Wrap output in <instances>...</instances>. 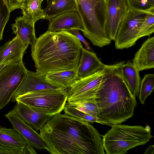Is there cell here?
<instances>
[{"label": "cell", "instance_id": "8d00e7d4", "mask_svg": "<svg viewBox=\"0 0 154 154\" xmlns=\"http://www.w3.org/2000/svg\"><path fill=\"white\" fill-rule=\"evenodd\" d=\"M53 0H47V5H48L50 4Z\"/></svg>", "mask_w": 154, "mask_h": 154}, {"label": "cell", "instance_id": "6da1fadb", "mask_svg": "<svg viewBox=\"0 0 154 154\" xmlns=\"http://www.w3.org/2000/svg\"><path fill=\"white\" fill-rule=\"evenodd\" d=\"M39 134L51 154H105L97 129L87 121L65 113L53 116Z\"/></svg>", "mask_w": 154, "mask_h": 154}, {"label": "cell", "instance_id": "d6986e66", "mask_svg": "<svg viewBox=\"0 0 154 154\" xmlns=\"http://www.w3.org/2000/svg\"><path fill=\"white\" fill-rule=\"evenodd\" d=\"M13 33L17 36L25 46H33L36 40L35 25L20 16L16 18L14 23L11 25Z\"/></svg>", "mask_w": 154, "mask_h": 154}, {"label": "cell", "instance_id": "d4e9b609", "mask_svg": "<svg viewBox=\"0 0 154 154\" xmlns=\"http://www.w3.org/2000/svg\"><path fill=\"white\" fill-rule=\"evenodd\" d=\"M65 113L70 116L79 118L89 122H97L104 125L97 117L89 115L73 106L68 102L66 103L64 108Z\"/></svg>", "mask_w": 154, "mask_h": 154}, {"label": "cell", "instance_id": "8992f818", "mask_svg": "<svg viewBox=\"0 0 154 154\" xmlns=\"http://www.w3.org/2000/svg\"><path fill=\"white\" fill-rule=\"evenodd\" d=\"M68 91L62 88L30 92L17 97L20 102L34 109L52 116L64 109Z\"/></svg>", "mask_w": 154, "mask_h": 154}, {"label": "cell", "instance_id": "9a60e30c", "mask_svg": "<svg viewBox=\"0 0 154 154\" xmlns=\"http://www.w3.org/2000/svg\"><path fill=\"white\" fill-rule=\"evenodd\" d=\"M28 143L23 136L14 128L0 126V149L23 154Z\"/></svg>", "mask_w": 154, "mask_h": 154}, {"label": "cell", "instance_id": "5bb4252c", "mask_svg": "<svg viewBox=\"0 0 154 154\" xmlns=\"http://www.w3.org/2000/svg\"><path fill=\"white\" fill-rule=\"evenodd\" d=\"M13 109L26 123L36 131H40L52 117L37 111L20 101H16Z\"/></svg>", "mask_w": 154, "mask_h": 154}, {"label": "cell", "instance_id": "f1b7e54d", "mask_svg": "<svg viewBox=\"0 0 154 154\" xmlns=\"http://www.w3.org/2000/svg\"><path fill=\"white\" fill-rule=\"evenodd\" d=\"M11 12L8 0H0V41L3 38V31Z\"/></svg>", "mask_w": 154, "mask_h": 154}, {"label": "cell", "instance_id": "5b68a950", "mask_svg": "<svg viewBox=\"0 0 154 154\" xmlns=\"http://www.w3.org/2000/svg\"><path fill=\"white\" fill-rule=\"evenodd\" d=\"M102 137L106 154H124L130 149L145 144L153 137L150 129L141 126L117 124Z\"/></svg>", "mask_w": 154, "mask_h": 154}, {"label": "cell", "instance_id": "836d02e7", "mask_svg": "<svg viewBox=\"0 0 154 154\" xmlns=\"http://www.w3.org/2000/svg\"><path fill=\"white\" fill-rule=\"evenodd\" d=\"M17 154L15 152L0 149V154Z\"/></svg>", "mask_w": 154, "mask_h": 154}, {"label": "cell", "instance_id": "83f0119b", "mask_svg": "<svg viewBox=\"0 0 154 154\" xmlns=\"http://www.w3.org/2000/svg\"><path fill=\"white\" fill-rule=\"evenodd\" d=\"M69 103L89 115L97 117L98 108L96 103L93 99L79 103Z\"/></svg>", "mask_w": 154, "mask_h": 154}, {"label": "cell", "instance_id": "277c9868", "mask_svg": "<svg viewBox=\"0 0 154 154\" xmlns=\"http://www.w3.org/2000/svg\"><path fill=\"white\" fill-rule=\"evenodd\" d=\"M77 2L84 35L94 46L102 48L109 45L111 40L106 29V0H77Z\"/></svg>", "mask_w": 154, "mask_h": 154}, {"label": "cell", "instance_id": "e575fe53", "mask_svg": "<svg viewBox=\"0 0 154 154\" xmlns=\"http://www.w3.org/2000/svg\"><path fill=\"white\" fill-rule=\"evenodd\" d=\"M9 42H6L3 45L0 47V55L5 49L8 45Z\"/></svg>", "mask_w": 154, "mask_h": 154}, {"label": "cell", "instance_id": "ac0fdd59", "mask_svg": "<svg viewBox=\"0 0 154 154\" xmlns=\"http://www.w3.org/2000/svg\"><path fill=\"white\" fill-rule=\"evenodd\" d=\"M28 46L24 45L16 35L9 42L7 47L0 55V64L7 65L23 61V56Z\"/></svg>", "mask_w": 154, "mask_h": 154}, {"label": "cell", "instance_id": "ffe728a7", "mask_svg": "<svg viewBox=\"0 0 154 154\" xmlns=\"http://www.w3.org/2000/svg\"><path fill=\"white\" fill-rule=\"evenodd\" d=\"M44 0H23L20 8L21 9L23 17L27 21L35 25L37 21L45 19L44 10L41 4Z\"/></svg>", "mask_w": 154, "mask_h": 154}, {"label": "cell", "instance_id": "1f68e13d", "mask_svg": "<svg viewBox=\"0 0 154 154\" xmlns=\"http://www.w3.org/2000/svg\"><path fill=\"white\" fill-rule=\"evenodd\" d=\"M37 154L35 150L30 144L27 143L24 148L23 154Z\"/></svg>", "mask_w": 154, "mask_h": 154}, {"label": "cell", "instance_id": "7a4b0ae2", "mask_svg": "<svg viewBox=\"0 0 154 154\" xmlns=\"http://www.w3.org/2000/svg\"><path fill=\"white\" fill-rule=\"evenodd\" d=\"M125 62L105 64L104 74L93 99L98 109L97 118L110 126L120 124L134 115L137 105L125 82L122 68Z\"/></svg>", "mask_w": 154, "mask_h": 154}, {"label": "cell", "instance_id": "e0dca14e", "mask_svg": "<svg viewBox=\"0 0 154 154\" xmlns=\"http://www.w3.org/2000/svg\"><path fill=\"white\" fill-rule=\"evenodd\" d=\"M133 63L139 71L154 68V37L148 38L136 53Z\"/></svg>", "mask_w": 154, "mask_h": 154}, {"label": "cell", "instance_id": "d6a6232c", "mask_svg": "<svg viewBox=\"0 0 154 154\" xmlns=\"http://www.w3.org/2000/svg\"><path fill=\"white\" fill-rule=\"evenodd\" d=\"M144 154H154V145H149L146 149L145 151Z\"/></svg>", "mask_w": 154, "mask_h": 154}, {"label": "cell", "instance_id": "4dcf8cb0", "mask_svg": "<svg viewBox=\"0 0 154 154\" xmlns=\"http://www.w3.org/2000/svg\"><path fill=\"white\" fill-rule=\"evenodd\" d=\"M23 0H8L11 11L20 8V5Z\"/></svg>", "mask_w": 154, "mask_h": 154}, {"label": "cell", "instance_id": "30bf717a", "mask_svg": "<svg viewBox=\"0 0 154 154\" xmlns=\"http://www.w3.org/2000/svg\"><path fill=\"white\" fill-rule=\"evenodd\" d=\"M106 29L109 37L114 40L121 23L128 9L126 0H106Z\"/></svg>", "mask_w": 154, "mask_h": 154}, {"label": "cell", "instance_id": "8fae6325", "mask_svg": "<svg viewBox=\"0 0 154 154\" xmlns=\"http://www.w3.org/2000/svg\"><path fill=\"white\" fill-rule=\"evenodd\" d=\"M10 122L13 128L19 133L27 143L38 150L45 149L46 146L40 134L26 123L13 109L5 115Z\"/></svg>", "mask_w": 154, "mask_h": 154}, {"label": "cell", "instance_id": "44dd1931", "mask_svg": "<svg viewBox=\"0 0 154 154\" xmlns=\"http://www.w3.org/2000/svg\"><path fill=\"white\" fill-rule=\"evenodd\" d=\"M46 80L53 86L67 90L78 79L76 69L53 72L45 76Z\"/></svg>", "mask_w": 154, "mask_h": 154}, {"label": "cell", "instance_id": "7402d4cb", "mask_svg": "<svg viewBox=\"0 0 154 154\" xmlns=\"http://www.w3.org/2000/svg\"><path fill=\"white\" fill-rule=\"evenodd\" d=\"M124 79L133 95L136 97L139 95L141 79L139 71L133 62L128 61L122 66Z\"/></svg>", "mask_w": 154, "mask_h": 154}, {"label": "cell", "instance_id": "52a82bcc", "mask_svg": "<svg viewBox=\"0 0 154 154\" xmlns=\"http://www.w3.org/2000/svg\"><path fill=\"white\" fill-rule=\"evenodd\" d=\"M23 61L5 66L0 71V110L7 105L26 76Z\"/></svg>", "mask_w": 154, "mask_h": 154}, {"label": "cell", "instance_id": "f546056e", "mask_svg": "<svg viewBox=\"0 0 154 154\" xmlns=\"http://www.w3.org/2000/svg\"><path fill=\"white\" fill-rule=\"evenodd\" d=\"M69 32L73 35L76 36L80 42L81 41L83 43L86 49L88 51L94 52L90 46L89 43L86 41L84 37L80 34L79 30L73 29L71 30Z\"/></svg>", "mask_w": 154, "mask_h": 154}, {"label": "cell", "instance_id": "484cf974", "mask_svg": "<svg viewBox=\"0 0 154 154\" xmlns=\"http://www.w3.org/2000/svg\"><path fill=\"white\" fill-rule=\"evenodd\" d=\"M128 9L146 13H154V0H126Z\"/></svg>", "mask_w": 154, "mask_h": 154}, {"label": "cell", "instance_id": "4fadbf2b", "mask_svg": "<svg viewBox=\"0 0 154 154\" xmlns=\"http://www.w3.org/2000/svg\"><path fill=\"white\" fill-rule=\"evenodd\" d=\"M48 31L70 32L73 29L82 31L83 25L81 18L76 11L65 12L51 19L49 21Z\"/></svg>", "mask_w": 154, "mask_h": 154}, {"label": "cell", "instance_id": "603a6c76", "mask_svg": "<svg viewBox=\"0 0 154 154\" xmlns=\"http://www.w3.org/2000/svg\"><path fill=\"white\" fill-rule=\"evenodd\" d=\"M43 10L45 19L49 21L52 18L63 13L77 11V0H53Z\"/></svg>", "mask_w": 154, "mask_h": 154}, {"label": "cell", "instance_id": "4316f807", "mask_svg": "<svg viewBox=\"0 0 154 154\" xmlns=\"http://www.w3.org/2000/svg\"><path fill=\"white\" fill-rule=\"evenodd\" d=\"M154 32V13H146L145 19L141 24L137 39L146 36H150Z\"/></svg>", "mask_w": 154, "mask_h": 154}, {"label": "cell", "instance_id": "ba28073f", "mask_svg": "<svg viewBox=\"0 0 154 154\" xmlns=\"http://www.w3.org/2000/svg\"><path fill=\"white\" fill-rule=\"evenodd\" d=\"M146 15L143 12L128 9L114 40L116 49L128 48L135 45L140 27Z\"/></svg>", "mask_w": 154, "mask_h": 154}, {"label": "cell", "instance_id": "9c48e42d", "mask_svg": "<svg viewBox=\"0 0 154 154\" xmlns=\"http://www.w3.org/2000/svg\"><path fill=\"white\" fill-rule=\"evenodd\" d=\"M104 67L93 74L78 79L73 83L68 91V102L77 103L92 98L102 81Z\"/></svg>", "mask_w": 154, "mask_h": 154}, {"label": "cell", "instance_id": "3957f363", "mask_svg": "<svg viewBox=\"0 0 154 154\" xmlns=\"http://www.w3.org/2000/svg\"><path fill=\"white\" fill-rule=\"evenodd\" d=\"M80 41L69 32L47 31L31 47L36 72L43 75L76 69L83 48Z\"/></svg>", "mask_w": 154, "mask_h": 154}, {"label": "cell", "instance_id": "cb8c5ba5", "mask_svg": "<svg viewBox=\"0 0 154 154\" xmlns=\"http://www.w3.org/2000/svg\"><path fill=\"white\" fill-rule=\"evenodd\" d=\"M154 88V74H146L141 82L140 88L139 98L142 104L144 103L146 98L151 94Z\"/></svg>", "mask_w": 154, "mask_h": 154}, {"label": "cell", "instance_id": "2e32d148", "mask_svg": "<svg viewBox=\"0 0 154 154\" xmlns=\"http://www.w3.org/2000/svg\"><path fill=\"white\" fill-rule=\"evenodd\" d=\"M104 65L105 64L98 58L96 53L88 51L83 47L76 69L78 79L93 74L102 69Z\"/></svg>", "mask_w": 154, "mask_h": 154}, {"label": "cell", "instance_id": "7c38bea8", "mask_svg": "<svg viewBox=\"0 0 154 154\" xmlns=\"http://www.w3.org/2000/svg\"><path fill=\"white\" fill-rule=\"evenodd\" d=\"M59 88H61L54 86L48 82L45 76L36 72L27 70L26 76L12 96L11 101L15 102L17 97L29 92Z\"/></svg>", "mask_w": 154, "mask_h": 154}, {"label": "cell", "instance_id": "d590c367", "mask_svg": "<svg viewBox=\"0 0 154 154\" xmlns=\"http://www.w3.org/2000/svg\"><path fill=\"white\" fill-rule=\"evenodd\" d=\"M6 65L5 64H0V71L3 69V68Z\"/></svg>", "mask_w": 154, "mask_h": 154}]
</instances>
